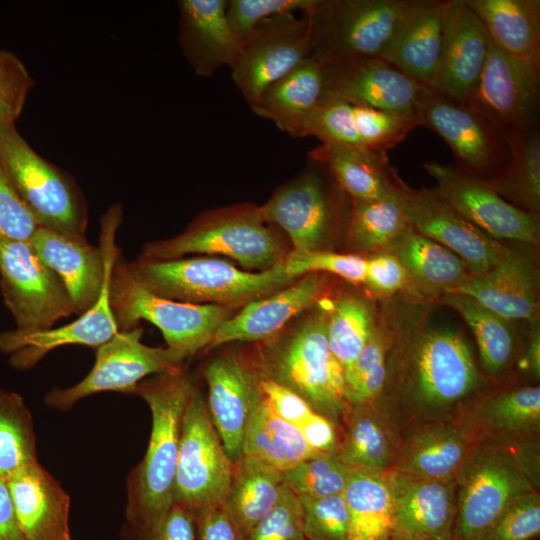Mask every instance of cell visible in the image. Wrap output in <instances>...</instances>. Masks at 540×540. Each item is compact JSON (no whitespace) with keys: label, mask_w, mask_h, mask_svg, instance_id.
<instances>
[{"label":"cell","mask_w":540,"mask_h":540,"mask_svg":"<svg viewBox=\"0 0 540 540\" xmlns=\"http://www.w3.org/2000/svg\"><path fill=\"white\" fill-rule=\"evenodd\" d=\"M484 386L464 337L447 326L405 312L377 403L401 434L419 424L456 415Z\"/></svg>","instance_id":"obj_1"},{"label":"cell","mask_w":540,"mask_h":540,"mask_svg":"<svg viewBox=\"0 0 540 540\" xmlns=\"http://www.w3.org/2000/svg\"><path fill=\"white\" fill-rule=\"evenodd\" d=\"M196 387L182 366L144 379L131 391L149 406L152 428L146 453L127 478L124 527L149 529L172 507L181 421Z\"/></svg>","instance_id":"obj_2"},{"label":"cell","mask_w":540,"mask_h":540,"mask_svg":"<svg viewBox=\"0 0 540 540\" xmlns=\"http://www.w3.org/2000/svg\"><path fill=\"white\" fill-rule=\"evenodd\" d=\"M329 305L330 298L320 299L294 324L260 342L253 358L265 379L294 392L339 427L349 406L344 371L328 341Z\"/></svg>","instance_id":"obj_3"},{"label":"cell","mask_w":540,"mask_h":540,"mask_svg":"<svg viewBox=\"0 0 540 540\" xmlns=\"http://www.w3.org/2000/svg\"><path fill=\"white\" fill-rule=\"evenodd\" d=\"M135 281L175 301L238 308L275 293L295 280L284 262L266 271H246L222 259L178 258L126 262Z\"/></svg>","instance_id":"obj_4"},{"label":"cell","mask_w":540,"mask_h":540,"mask_svg":"<svg viewBox=\"0 0 540 540\" xmlns=\"http://www.w3.org/2000/svg\"><path fill=\"white\" fill-rule=\"evenodd\" d=\"M252 203L235 204L197 215L178 235L142 247L139 260L164 261L186 254H221L246 271H266L288 255L277 233Z\"/></svg>","instance_id":"obj_5"},{"label":"cell","mask_w":540,"mask_h":540,"mask_svg":"<svg viewBox=\"0 0 540 540\" xmlns=\"http://www.w3.org/2000/svg\"><path fill=\"white\" fill-rule=\"evenodd\" d=\"M421 0H317L307 13L310 57L322 65L380 57Z\"/></svg>","instance_id":"obj_6"},{"label":"cell","mask_w":540,"mask_h":540,"mask_svg":"<svg viewBox=\"0 0 540 540\" xmlns=\"http://www.w3.org/2000/svg\"><path fill=\"white\" fill-rule=\"evenodd\" d=\"M0 166L41 227L86 237L87 207L77 183L41 157L18 132L15 122H0Z\"/></svg>","instance_id":"obj_7"},{"label":"cell","mask_w":540,"mask_h":540,"mask_svg":"<svg viewBox=\"0 0 540 540\" xmlns=\"http://www.w3.org/2000/svg\"><path fill=\"white\" fill-rule=\"evenodd\" d=\"M109 297L119 331L146 320L161 331L168 348L186 359L208 347L221 323L237 309L158 296L135 281L126 261L119 258L110 274Z\"/></svg>","instance_id":"obj_8"},{"label":"cell","mask_w":540,"mask_h":540,"mask_svg":"<svg viewBox=\"0 0 540 540\" xmlns=\"http://www.w3.org/2000/svg\"><path fill=\"white\" fill-rule=\"evenodd\" d=\"M452 540H477L521 496L538 490L511 449L479 444L455 480Z\"/></svg>","instance_id":"obj_9"},{"label":"cell","mask_w":540,"mask_h":540,"mask_svg":"<svg viewBox=\"0 0 540 540\" xmlns=\"http://www.w3.org/2000/svg\"><path fill=\"white\" fill-rule=\"evenodd\" d=\"M233 470L234 463L210 419L206 399L196 387L181 421L173 504L193 516L207 508L223 507Z\"/></svg>","instance_id":"obj_10"},{"label":"cell","mask_w":540,"mask_h":540,"mask_svg":"<svg viewBox=\"0 0 540 540\" xmlns=\"http://www.w3.org/2000/svg\"><path fill=\"white\" fill-rule=\"evenodd\" d=\"M345 194L329 169L308 157L306 168L280 186L260 212L266 222L287 233L293 250H318L349 217L342 205Z\"/></svg>","instance_id":"obj_11"},{"label":"cell","mask_w":540,"mask_h":540,"mask_svg":"<svg viewBox=\"0 0 540 540\" xmlns=\"http://www.w3.org/2000/svg\"><path fill=\"white\" fill-rule=\"evenodd\" d=\"M417 125L438 134L450 147L458 169L490 180L508 164L507 135L468 101L428 87Z\"/></svg>","instance_id":"obj_12"},{"label":"cell","mask_w":540,"mask_h":540,"mask_svg":"<svg viewBox=\"0 0 540 540\" xmlns=\"http://www.w3.org/2000/svg\"><path fill=\"white\" fill-rule=\"evenodd\" d=\"M122 219V204H113L101 218L99 247L89 244L86 237L66 236L44 227L30 240L38 256L63 284L78 316L97 302L119 256L115 237Z\"/></svg>","instance_id":"obj_13"},{"label":"cell","mask_w":540,"mask_h":540,"mask_svg":"<svg viewBox=\"0 0 540 540\" xmlns=\"http://www.w3.org/2000/svg\"><path fill=\"white\" fill-rule=\"evenodd\" d=\"M0 289L17 331L47 330L75 314L63 284L30 241L0 237Z\"/></svg>","instance_id":"obj_14"},{"label":"cell","mask_w":540,"mask_h":540,"mask_svg":"<svg viewBox=\"0 0 540 540\" xmlns=\"http://www.w3.org/2000/svg\"><path fill=\"white\" fill-rule=\"evenodd\" d=\"M143 328L118 331L97 348L90 372L68 388H54L44 397L47 406L68 410L79 400L105 391L131 393L149 375H156L184 366L187 360L166 347L142 343Z\"/></svg>","instance_id":"obj_15"},{"label":"cell","mask_w":540,"mask_h":540,"mask_svg":"<svg viewBox=\"0 0 540 540\" xmlns=\"http://www.w3.org/2000/svg\"><path fill=\"white\" fill-rule=\"evenodd\" d=\"M423 168L435 179L442 198L494 239L539 245V215L527 213L506 201L487 179L433 160L424 162Z\"/></svg>","instance_id":"obj_16"},{"label":"cell","mask_w":540,"mask_h":540,"mask_svg":"<svg viewBox=\"0 0 540 540\" xmlns=\"http://www.w3.org/2000/svg\"><path fill=\"white\" fill-rule=\"evenodd\" d=\"M307 16L279 14L260 21L240 42L232 80L253 104L273 82L310 56Z\"/></svg>","instance_id":"obj_17"},{"label":"cell","mask_w":540,"mask_h":540,"mask_svg":"<svg viewBox=\"0 0 540 540\" xmlns=\"http://www.w3.org/2000/svg\"><path fill=\"white\" fill-rule=\"evenodd\" d=\"M323 66L320 103L345 102L405 116L417 125L428 87L381 57H364ZM418 126V125H417Z\"/></svg>","instance_id":"obj_18"},{"label":"cell","mask_w":540,"mask_h":540,"mask_svg":"<svg viewBox=\"0 0 540 540\" xmlns=\"http://www.w3.org/2000/svg\"><path fill=\"white\" fill-rule=\"evenodd\" d=\"M399 114L345 102L320 103L279 125L292 137H316L321 143L388 151L416 128Z\"/></svg>","instance_id":"obj_19"},{"label":"cell","mask_w":540,"mask_h":540,"mask_svg":"<svg viewBox=\"0 0 540 540\" xmlns=\"http://www.w3.org/2000/svg\"><path fill=\"white\" fill-rule=\"evenodd\" d=\"M467 101L498 125L507 137L539 126L540 64L515 59L490 40L478 85Z\"/></svg>","instance_id":"obj_20"},{"label":"cell","mask_w":540,"mask_h":540,"mask_svg":"<svg viewBox=\"0 0 540 540\" xmlns=\"http://www.w3.org/2000/svg\"><path fill=\"white\" fill-rule=\"evenodd\" d=\"M203 375L210 419L233 463L243 456V440L249 418L264 399L262 374L254 358L226 352L209 360Z\"/></svg>","instance_id":"obj_21"},{"label":"cell","mask_w":540,"mask_h":540,"mask_svg":"<svg viewBox=\"0 0 540 540\" xmlns=\"http://www.w3.org/2000/svg\"><path fill=\"white\" fill-rule=\"evenodd\" d=\"M403 200L409 226L460 257L473 275L493 267L508 249L456 212L436 187L406 184Z\"/></svg>","instance_id":"obj_22"},{"label":"cell","mask_w":540,"mask_h":540,"mask_svg":"<svg viewBox=\"0 0 540 540\" xmlns=\"http://www.w3.org/2000/svg\"><path fill=\"white\" fill-rule=\"evenodd\" d=\"M478 445L472 429L457 414L419 424L402 434L391 470L423 479L455 482Z\"/></svg>","instance_id":"obj_23"},{"label":"cell","mask_w":540,"mask_h":540,"mask_svg":"<svg viewBox=\"0 0 540 540\" xmlns=\"http://www.w3.org/2000/svg\"><path fill=\"white\" fill-rule=\"evenodd\" d=\"M490 38L466 0H445L441 56L431 88L469 100L484 69Z\"/></svg>","instance_id":"obj_24"},{"label":"cell","mask_w":540,"mask_h":540,"mask_svg":"<svg viewBox=\"0 0 540 540\" xmlns=\"http://www.w3.org/2000/svg\"><path fill=\"white\" fill-rule=\"evenodd\" d=\"M323 273L304 275L287 287L252 301L218 327L208 349L234 341L263 342L279 334L294 318L325 297Z\"/></svg>","instance_id":"obj_25"},{"label":"cell","mask_w":540,"mask_h":540,"mask_svg":"<svg viewBox=\"0 0 540 540\" xmlns=\"http://www.w3.org/2000/svg\"><path fill=\"white\" fill-rule=\"evenodd\" d=\"M454 292L472 297L508 321L539 320V269L525 249L508 247L493 267L472 275Z\"/></svg>","instance_id":"obj_26"},{"label":"cell","mask_w":540,"mask_h":540,"mask_svg":"<svg viewBox=\"0 0 540 540\" xmlns=\"http://www.w3.org/2000/svg\"><path fill=\"white\" fill-rule=\"evenodd\" d=\"M457 415L472 429L479 444L517 447L539 439L540 387L527 385L478 395Z\"/></svg>","instance_id":"obj_27"},{"label":"cell","mask_w":540,"mask_h":540,"mask_svg":"<svg viewBox=\"0 0 540 540\" xmlns=\"http://www.w3.org/2000/svg\"><path fill=\"white\" fill-rule=\"evenodd\" d=\"M394 504V534L408 540L452 538L456 514L454 481H436L388 471Z\"/></svg>","instance_id":"obj_28"},{"label":"cell","mask_w":540,"mask_h":540,"mask_svg":"<svg viewBox=\"0 0 540 540\" xmlns=\"http://www.w3.org/2000/svg\"><path fill=\"white\" fill-rule=\"evenodd\" d=\"M111 271L97 302L74 321L31 333L16 329L1 332L0 351L10 354L11 365L19 369H28L58 347L85 345L98 348L111 339L119 331L109 297Z\"/></svg>","instance_id":"obj_29"},{"label":"cell","mask_w":540,"mask_h":540,"mask_svg":"<svg viewBox=\"0 0 540 540\" xmlns=\"http://www.w3.org/2000/svg\"><path fill=\"white\" fill-rule=\"evenodd\" d=\"M178 46L198 76L209 77L222 66L232 67L240 43L227 16L226 0H180Z\"/></svg>","instance_id":"obj_30"},{"label":"cell","mask_w":540,"mask_h":540,"mask_svg":"<svg viewBox=\"0 0 540 540\" xmlns=\"http://www.w3.org/2000/svg\"><path fill=\"white\" fill-rule=\"evenodd\" d=\"M6 481L27 540H71L70 496L39 462L24 467Z\"/></svg>","instance_id":"obj_31"},{"label":"cell","mask_w":540,"mask_h":540,"mask_svg":"<svg viewBox=\"0 0 540 540\" xmlns=\"http://www.w3.org/2000/svg\"><path fill=\"white\" fill-rule=\"evenodd\" d=\"M382 251L394 256L403 266L412 295L418 300L438 301L473 275L460 257L410 226Z\"/></svg>","instance_id":"obj_32"},{"label":"cell","mask_w":540,"mask_h":540,"mask_svg":"<svg viewBox=\"0 0 540 540\" xmlns=\"http://www.w3.org/2000/svg\"><path fill=\"white\" fill-rule=\"evenodd\" d=\"M444 5L445 0H421L380 56L426 87L433 83L441 56Z\"/></svg>","instance_id":"obj_33"},{"label":"cell","mask_w":540,"mask_h":540,"mask_svg":"<svg viewBox=\"0 0 540 540\" xmlns=\"http://www.w3.org/2000/svg\"><path fill=\"white\" fill-rule=\"evenodd\" d=\"M402 434L376 403L349 407L339 426L337 458L350 468L389 471Z\"/></svg>","instance_id":"obj_34"},{"label":"cell","mask_w":540,"mask_h":540,"mask_svg":"<svg viewBox=\"0 0 540 540\" xmlns=\"http://www.w3.org/2000/svg\"><path fill=\"white\" fill-rule=\"evenodd\" d=\"M308 157L325 165L351 200H373L401 191L406 183L386 151L321 143Z\"/></svg>","instance_id":"obj_35"},{"label":"cell","mask_w":540,"mask_h":540,"mask_svg":"<svg viewBox=\"0 0 540 540\" xmlns=\"http://www.w3.org/2000/svg\"><path fill=\"white\" fill-rule=\"evenodd\" d=\"M491 42L509 56L540 64L539 0H466Z\"/></svg>","instance_id":"obj_36"},{"label":"cell","mask_w":540,"mask_h":540,"mask_svg":"<svg viewBox=\"0 0 540 540\" xmlns=\"http://www.w3.org/2000/svg\"><path fill=\"white\" fill-rule=\"evenodd\" d=\"M405 312L390 306L378 314L374 331L353 365L344 372V395L349 407L371 404L382 396L392 350Z\"/></svg>","instance_id":"obj_37"},{"label":"cell","mask_w":540,"mask_h":540,"mask_svg":"<svg viewBox=\"0 0 540 540\" xmlns=\"http://www.w3.org/2000/svg\"><path fill=\"white\" fill-rule=\"evenodd\" d=\"M342 496L349 513L347 540H382L394 533L388 471L351 468Z\"/></svg>","instance_id":"obj_38"},{"label":"cell","mask_w":540,"mask_h":540,"mask_svg":"<svg viewBox=\"0 0 540 540\" xmlns=\"http://www.w3.org/2000/svg\"><path fill=\"white\" fill-rule=\"evenodd\" d=\"M282 486V472L257 458L243 455L234 463L223 509L245 538L275 506Z\"/></svg>","instance_id":"obj_39"},{"label":"cell","mask_w":540,"mask_h":540,"mask_svg":"<svg viewBox=\"0 0 540 540\" xmlns=\"http://www.w3.org/2000/svg\"><path fill=\"white\" fill-rule=\"evenodd\" d=\"M243 455L257 458L284 472L324 454L311 448L300 430L280 418L264 398L246 426Z\"/></svg>","instance_id":"obj_40"},{"label":"cell","mask_w":540,"mask_h":540,"mask_svg":"<svg viewBox=\"0 0 540 540\" xmlns=\"http://www.w3.org/2000/svg\"><path fill=\"white\" fill-rule=\"evenodd\" d=\"M510 158L506 167L488 180L497 193L515 207L540 213V130L539 126L508 136Z\"/></svg>","instance_id":"obj_41"},{"label":"cell","mask_w":540,"mask_h":540,"mask_svg":"<svg viewBox=\"0 0 540 540\" xmlns=\"http://www.w3.org/2000/svg\"><path fill=\"white\" fill-rule=\"evenodd\" d=\"M323 66L308 57L270 84L250 105L261 118L277 127L318 105L322 93Z\"/></svg>","instance_id":"obj_42"},{"label":"cell","mask_w":540,"mask_h":540,"mask_svg":"<svg viewBox=\"0 0 540 540\" xmlns=\"http://www.w3.org/2000/svg\"><path fill=\"white\" fill-rule=\"evenodd\" d=\"M438 302L456 311L470 327L486 372L491 376L501 374L510 365L515 353L511 321L462 293H447Z\"/></svg>","instance_id":"obj_43"},{"label":"cell","mask_w":540,"mask_h":540,"mask_svg":"<svg viewBox=\"0 0 540 540\" xmlns=\"http://www.w3.org/2000/svg\"><path fill=\"white\" fill-rule=\"evenodd\" d=\"M403 189L379 199L351 200L346 235L352 249L382 251L409 226Z\"/></svg>","instance_id":"obj_44"},{"label":"cell","mask_w":540,"mask_h":540,"mask_svg":"<svg viewBox=\"0 0 540 540\" xmlns=\"http://www.w3.org/2000/svg\"><path fill=\"white\" fill-rule=\"evenodd\" d=\"M378 313L367 298L344 294L330 299L327 335L330 349L347 371L368 343L376 326Z\"/></svg>","instance_id":"obj_45"},{"label":"cell","mask_w":540,"mask_h":540,"mask_svg":"<svg viewBox=\"0 0 540 540\" xmlns=\"http://www.w3.org/2000/svg\"><path fill=\"white\" fill-rule=\"evenodd\" d=\"M38 462L29 409L20 395L0 388V478Z\"/></svg>","instance_id":"obj_46"},{"label":"cell","mask_w":540,"mask_h":540,"mask_svg":"<svg viewBox=\"0 0 540 540\" xmlns=\"http://www.w3.org/2000/svg\"><path fill=\"white\" fill-rule=\"evenodd\" d=\"M350 471L335 454H324L282 472V478L298 497H322L342 494Z\"/></svg>","instance_id":"obj_47"},{"label":"cell","mask_w":540,"mask_h":540,"mask_svg":"<svg viewBox=\"0 0 540 540\" xmlns=\"http://www.w3.org/2000/svg\"><path fill=\"white\" fill-rule=\"evenodd\" d=\"M298 500L306 539L347 540L349 513L342 494Z\"/></svg>","instance_id":"obj_48"},{"label":"cell","mask_w":540,"mask_h":540,"mask_svg":"<svg viewBox=\"0 0 540 540\" xmlns=\"http://www.w3.org/2000/svg\"><path fill=\"white\" fill-rule=\"evenodd\" d=\"M284 268L287 275L294 279L310 273H330L352 283H363L366 258L324 249L292 250L284 261Z\"/></svg>","instance_id":"obj_49"},{"label":"cell","mask_w":540,"mask_h":540,"mask_svg":"<svg viewBox=\"0 0 540 540\" xmlns=\"http://www.w3.org/2000/svg\"><path fill=\"white\" fill-rule=\"evenodd\" d=\"M540 534V495L538 490L513 502L477 540H534Z\"/></svg>","instance_id":"obj_50"},{"label":"cell","mask_w":540,"mask_h":540,"mask_svg":"<svg viewBox=\"0 0 540 540\" xmlns=\"http://www.w3.org/2000/svg\"><path fill=\"white\" fill-rule=\"evenodd\" d=\"M246 540H306L298 497L284 483L277 503Z\"/></svg>","instance_id":"obj_51"},{"label":"cell","mask_w":540,"mask_h":540,"mask_svg":"<svg viewBox=\"0 0 540 540\" xmlns=\"http://www.w3.org/2000/svg\"><path fill=\"white\" fill-rule=\"evenodd\" d=\"M317 0H230L227 1L226 16L239 41L262 20L286 13H307Z\"/></svg>","instance_id":"obj_52"},{"label":"cell","mask_w":540,"mask_h":540,"mask_svg":"<svg viewBox=\"0 0 540 540\" xmlns=\"http://www.w3.org/2000/svg\"><path fill=\"white\" fill-rule=\"evenodd\" d=\"M35 82L22 60L0 48V122H15Z\"/></svg>","instance_id":"obj_53"},{"label":"cell","mask_w":540,"mask_h":540,"mask_svg":"<svg viewBox=\"0 0 540 540\" xmlns=\"http://www.w3.org/2000/svg\"><path fill=\"white\" fill-rule=\"evenodd\" d=\"M40 227L0 166V237L30 241Z\"/></svg>","instance_id":"obj_54"},{"label":"cell","mask_w":540,"mask_h":540,"mask_svg":"<svg viewBox=\"0 0 540 540\" xmlns=\"http://www.w3.org/2000/svg\"><path fill=\"white\" fill-rule=\"evenodd\" d=\"M363 283L377 297L389 298L402 291L413 296L405 269L394 256L385 251L372 253L366 258Z\"/></svg>","instance_id":"obj_55"},{"label":"cell","mask_w":540,"mask_h":540,"mask_svg":"<svg viewBox=\"0 0 540 540\" xmlns=\"http://www.w3.org/2000/svg\"><path fill=\"white\" fill-rule=\"evenodd\" d=\"M123 540H196L194 516L173 504L163 519L145 530H132L122 526Z\"/></svg>","instance_id":"obj_56"},{"label":"cell","mask_w":540,"mask_h":540,"mask_svg":"<svg viewBox=\"0 0 540 540\" xmlns=\"http://www.w3.org/2000/svg\"><path fill=\"white\" fill-rule=\"evenodd\" d=\"M264 398L272 410L298 429L315 413L313 408L294 392L265 379L261 382Z\"/></svg>","instance_id":"obj_57"},{"label":"cell","mask_w":540,"mask_h":540,"mask_svg":"<svg viewBox=\"0 0 540 540\" xmlns=\"http://www.w3.org/2000/svg\"><path fill=\"white\" fill-rule=\"evenodd\" d=\"M196 540H246L223 509L211 507L194 515Z\"/></svg>","instance_id":"obj_58"},{"label":"cell","mask_w":540,"mask_h":540,"mask_svg":"<svg viewBox=\"0 0 540 540\" xmlns=\"http://www.w3.org/2000/svg\"><path fill=\"white\" fill-rule=\"evenodd\" d=\"M307 443L320 454H335L339 441V427L315 412L299 428Z\"/></svg>","instance_id":"obj_59"},{"label":"cell","mask_w":540,"mask_h":540,"mask_svg":"<svg viewBox=\"0 0 540 540\" xmlns=\"http://www.w3.org/2000/svg\"><path fill=\"white\" fill-rule=\"evenodd\" d=\"M0 540H27L19 526L7 481L1 478Z\"/></svg>","instance_id":"obj_60"},{"label":"cell","mask_w":540,"mask_h":540,"mask_svg":"<svg viewBox=\"0 0 540 540\" xmlns=\"http://www.w3.org/2000/svg\"><path fill=\"white\" fill-rule=\"evenodd\" d=\"M526 350L523 359L520 362L521 367L533 379H539L540 376V329L539 322L529 323Z\"/></svg>","instance_id":"obj_61"},{"label":"cell","mask_w":540,"mask_h":540,"mask_svg":"<svg viewBox=\"0 0 540 540\" xmlns=\"http://www.w3.org/2000/svg\"><path fill=\"white\" fill-rule=\"evenodd\" d=\"M382 540H408V539L393 533V534L383 538Z\"/></svg>","instance_id":"obj_62"},{"label":"cell","mask_w":540,"mask_h":540,"mask_svg":"<svg viewBox=\"0 0 540 540\" xmlns=\"http://www.w3.org/2000/svg\"><path fill=\"white\" fill-rule=\"evenodd\" d=\"M417 540H452V538H421Z\"/></svg>","instance_id":"obj_63"},{"label":"cell","mask_w":540,"mask_h":540,"mask_svg":"<svg viewBox=\"0 0 540 540\" xmlns=\"http://www.w3.org/2000/svg\"><path fill=\"white\" fill-rule=\"evenodd\" d=\"M306 540H309V539H306Z\"/></svg>","instance_id":"obj_64"}]
</instances>
